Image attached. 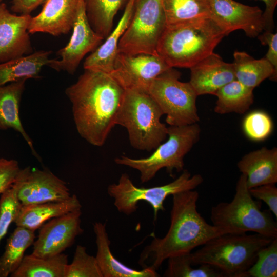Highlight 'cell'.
Returning <instances> with one entry per match:
<instances>
[{
	"label": "cell",
	"mask_w": 277,
	"mask_h": 277,
	"mask_svg": "<svg viewBox=\"0 0 277 277\" xmlns=\"http://www.w3.org/2000/svg\"><path fill=\"white\" fill-rule=\"evenodd\" d=\"M233 58L235 79L245 86L254 89L266 78L276 81L277 73L265 57L255 59L244 51H236Z\"/></svg>",
	"instance_id": "25"
},
{
	"label": "cell",
	"mask_w": 277,
	"mask_h": 277,
	"mask_svg": "<svg viewBox=\"0 0 277 277\" xmlns=\"http://www.w3.org/2000/svg\"><path fill=\"white\" fill-rule=\"evenodd\" d=\"M81 210L69 212L51 219L39 228L34 242L31 254L41 258L54 256L63 253L83 232L81 227Z\"/></svg>",
	"instance_id": "14"
},
{
	"label": "cell",
	"mask_w": 277,
	"mask_h": 277,
	"mask_svg": "<svg viewBox=\"0 0 277 277\" xmlns=\"http://www.w3.org/2000/svg\"><path fill=\"white\" fill-rule=\"evenodd\" d=\"M97 252L95 256L103 277H157L156 271L149 268L137 270L124 265L116 259L110 249V241L106 225L101 222L93 224Z\"/></svg>",
	"instance_id": "21"
},
{
	"label": "cell",
	"mask_w": 277,
	"mask_h": 277,
	"mask_svg": "<svg viewBox=\"0 0 277 277\" xmlns=\"http://www.w3.org/2000/svg\"><path fill=\"white\" fill-rule=\"evenodd\" d=\"M237 167L246 177L249 189L277 182V148L265 147L244 155Z\"/></svg>",
	"instance_id": "19"
},
{
	"label": "cell",
	"mask_w": 277,
	"mask_h": 277,
	"mask_svg": "<svg viewBox=\"0 0 277 277\" xmlns=\"http://www.w3.org/2000/svg\"><path fill=\"white\" fill-rule=\"evenodd\" d=\"M35 231L17 226L7 240L5 251L0 257V277L11 275L20 265L25 251L33 245Z\"/></svg>",
	"instance_id": "27"
},
{
	"label": "cell",
	"mask_w": 277,
	"mask_h": 277,
	"mask_svg": "<svg viewBox=\"0 0 277 277\" xmlns=\"http://www.w3.org/2000/svg\"><path fill=\"white\" fill-rule=\"evenodd\" d=\"M194 268L191 252L182 253L168 259V265L164 276L166 277H223V272L209 264H201Z\"/></svg>",
	"instance_id": "31"
},
{
	"label": "cell",
	"mask_w": 277,
	"mask_h": 277,
	"mask_svg": "<svg viewBox=\"0 0 277 277\" xmlns=\"http://www.w3.org/2000/svg\"><path fill=\"white\" fill-rule=\"evenodd\" d=\"M68 255L64 253L47 258L29 254L25 255L11 277H64L68 264Z\"/></svg>",
	"instance_id": "28"
},
{
	"label": "cell",
	"mask_w": 277,
	"mask_h": 277,
	"mask_svg": "<svg viewBox=\"0 0 277 277\" xmlns=\"http://www.w3.org/2000/svg\"><path fill=\"white\" fill-rule=\"evenodd\" d=\"M189 69V82L197 96L215 95L221 87L235 80L233 63L224 62L214 52Z\"/></svg>",
	"instance_id": "18"
},
{
	"label": "cell",
	"mask_w": 277,
	"mask_h": 277,
	"mask_svg": "<svg viewBox=\"0 0 277 277\" xmlns=\"http://www.w3.org/2000/svg\"><path fill=\"white\" fill-rule=\"evenodd\" d=\"M13 185L22 206L61 201L71 196L66 183L47 169H21Z\"/></svg>",
	"instance_id": "12"
},
{
	"label": "cell",
	"mask_w": 277,
	"mask_h": 277,
	"mask_svg": "<svg viewBox=\"0 0 277 277\" xmlns=\"http://www.w3.org/2000/svg\"><path fill=\"white\" fill-rule=\"evenodd\" d=\"M253 91L236 79L228 83L215 94L217 100L214 112L220 114L245 113L254 102Z\"/></svg>",
	"instance_id": "26"
},
{
	"label": "cell",
	"mask_w": 277,
	"mask_h": 277,
	"mask_svg": "<svg viewBox=\"0 0 277 277\" xmlns=\"http://www.w3.org/2000/svg\"><path fill=\"white\" fill-rule=\"evenodd\" d=\"M210 17L225 36L237 30L254 38L264 31L263 11L258 6L246 5L234 0H209Z\"/></svg>",
	"instance_id": "13"
},
{
	"label": "cell",
	"mask_w": 277,
	"mask_h": 277,
	"mask_svg": "<svg viewBox=\"0 0 277 277\" xmlns=\"http://www.w3.org/2000/svg\"><path fill=\"white\" fill-rule=\"evenodd\" d=\"M136 0H128L122 16L117 25L95 50L88 56L83 64L84 69L100 71L110 74L117 53L119 41L132 18Z\"/></svg>",
	"instance_id": "20"
},
{
	"label": "cell",
	"mask_w": 277,
	"mask_h": 277,
	"mask_svg": "<svg viewBox=\"0 0 277 277\" xmlns=\"http://www.w3.org/2000/svg\"><path fill=\"white\" fill-rule=\"evenodd\" d=\"M46 0H12L11 10L20 15H29Z\"/></svg>",
	"instance_id": "39"
},
{
	"label": "cell",
	"mask_w": 277,
	"mask_h": 277,
	"mask_svg": "<svg viewBox=\"0 0 277 277\" xmlns=\"http://www.w3.org/2000/svg\"><path fill=\"white\" fill-rule=\"evenodd\" d=\"M83 0H46L41 11L32 17L29 34L45 33L58 36L73 28Z\"/></svg>",
	"instance_id": "17"
},
{
	"label": "cell",
	"mask_w": 277,
	"mask_h": 277,
	"mask_svg": "<svg viewBox=\"0 0 277 277\" xmlns=\"http://www.w3.org/2000/svg\"><path fill=\"white\" fill-rule=\"evenodd\" d=\"M162 0H136L130 24L120 39L117 52L156 54L165 28Z\"/></svg>",
	"instance_id": "10"
},
{
	"label": "cell",
	"mask_w": 277,
	"mask_h": 277,
	"mask_svg": "<svg viewBox=\"0 0 277 277\" xmlns=\"http://www.w3.org/2000/svg\"><path fill=\"white\" fill-rule=\"evenodd\" d=\"M23 80L0 86V130L12 129L23 136L33 155L41 161L33 142L23 127L19 116V107L25 82Z\"/></svg>",
	"instance_id": "22"
},
{
	"label": "cell",
	"mask_w": 277,
	"mask_h": 277,
	"mask_svg": "<svg viewBox=\"0 0 277 277\" xmlns=\"http://www.w3.org/2000/svg\"><path fill=\"white\" fill-rule=\"evenodd\" d=\"M203 182L199 174L191 175L186 169L173 181L160 186L140 188L134 185L127 173L122 174L117 183L109 185L108 194L114 199V205L117 210L130 215L137 210L140 201L148 203L152 207L154 220H156L160 211H164V202L170 195L178 192L195 189Z\"/></svg>",
	"instance_id": "8"
},
{
	"label": "cell",
	"mask_w": 277,
	"mask_h": 277,
	"mask_svg": "<svg viewBox=\"0 0 277 277\" xmlns=\"http://www.w3.org/2000/svg\"><path fill=\"white\" fill-rule=\"evenodd\" d=\"M124 92L110 74L91 69H84L66 89L76 130L88 143L97 147L105 144L116 125Z\"/></svg>",
	"instance_id": "1"
},
{
	"label": "cell",
	"mask_w": 277,
	"mask_h": 277,
	"mask_svg": "<svg viewBox=\"0 0 277 277\" xmlns=\"http://www.w3.org/2000/svg\"><path fill=\"white\" fill-rule=\"evenodd\" d=\"M163 112L149 94L126 89L115 124L125 127L131 145L150 152L167 137L168 127L161 121Z\"/></svg>",
	"instance_id": "5"
},
{
	"label": "cell",
	"mask_w": 277,
	"mask_h": 277,
	"mask_svg": "<svg viewBox=\"0 0 277 277\" xmlns=\"http://www.w3.org/2000/svg\"><path fill=\"white\" fill-rule=\"evenodd\" d=\"M128 0H83L86 14L93 30L104 39L112 30L117 12Z\"/></svg>",
	"instance_id": "29"
},
{
	"label": "cell",
	"mask_w": 277,
	"mask_h": 277,
	"mask_svg": "<svg viewBox=\"0 0 277 277\" xmlns=\"http://www.w3.org/2000/svg\"><path fill=\"white\" fill-rule=\"evenodd\" d=\"M265 5V9L263 13L265 23L264 31H273L274 27L273 15L277 5V0H260Z\"/></svg>",
	"instance_id": "40"
},
{
	"label": "cell",
	"mask_w": 277,
	"mask_h": 277,
	"mask_svg": "<svg viewBox=\"0 0 277 277\" xmlns=\"http://www.w3.org/2000/svg\"><path fill=\"white\" fill-rule=\"evenodd\" d=\"M170 68L158 54L117 52L110 74L125 90L148 92L152 81Z\"/></svg>",
	"instance_id": "11"
},
{
	"label": "cell",
	"mask_w": 277,
	"mask_h": 277,
	"mask_svg": "<svg viewBox=\"0 0 277 277\" xmlns=\"http://www.w3.org/2000/svg\"><path fill=\"white\" fill-rule=\"evenodd\" d=\"M243 129L246 136L255 141L267 138L273 129V123L269 115L257 110L249 113L244 119Z\"/></svg>",
	"instance_id": "34"
},
{
	"label": "cell",
	"mask_w": 277,
	"mask_h": 277,
	"mask_svg": "<svg viewBox=\"0 0 277 277\" xmlns=\"http://www.w3.org/2000/svg\"><path fill=\"white\" fill-rule=\"evenodd\" d=\"M32 17L12 13L0 3V63L33 52L28 31Z\"/></svg>",
	"instance_id": "16"
},
{
	"label": "cell",
	"mask_w": 277,
	"mask_h": 277,
	"mask_svg": "<svg viewBox=\"0 0 277 277\" xmlns=\"http://www.w3.org/2000/svg\"><path fill=\"white\" fill-rule=\"evenodd\" d=\"M249 189L252 196L264 202L269 210L277 217V188L275 184H269L255 187Z\"/></svg>",
	"instance_id": "37"
},
{
	"label": "cell",
	"mask_w": 277,
	"mask_h": 277,
	"mask_svg": "<svg viewBox=\"0 0 277 277\" xmlns=\"http://www.w3.org/2000/svg\"><path fill=\"white\" fill-rule=\"evenodd\" d=\"M2 1V0H0V3H1Z\"/></svg>",
	"instance_id": "41"
},
{
	"label": "cell",
	"mask_w": 277,
	"mask_h": 277,
	"mask_svg": "<svg viewBox=\"0 0 277 277\" xmlns=\"http://www.w3.org/2000/svg\"><path fill=\"white\" fill-rule=\"evenodd\" d=\"M181 73L170 68L150 84L148 93L166 115V122L172 126H181L200 121L196 104L197 97L189 82L179 80Z\"/></svg>",
	"instance_id": "9"
},
{
	"label": "cell",
	"mask_w": 277,
	"mask_h": 277,
	"mask_svg": "<svg viewBox=\"0 0 277 277\" xmlns=\"http://www.w3.org/2000/svg\"><path fill=\"white\" fill-rule=\"evenodd\" d=\"M50 50H39L32 53L0 63V86L40 77L42 68L47 66Z\"/></svg>",
	"instance_id": "24"
},
{
	"label": "cell",
	"mask_w": 277,
	"mask_h": 277,
	"mask_svg": "<svg viewBox=\"0 0 277 277\" xmlns=\"http://www.w3.org/2000/svg\"><path fill=\"white\" fill-rule=\"evenodd\" d=\"M273 239L258 233H228L216 236L191 252L193 265L209 264L226 277H240L255 262L259 251Z\"/></svg>",
	"instance_id": "4"
},
{
	"label": "cell",
	"mask_w": 277,
	"mask_h": 277,
	"mask_svg": "<svg viewBox=\"0 0 277 277\" xmlns=\"http://www.w3.org/2000/svg\"><path fill=\"white\" fill-rule=\"evenodd\" d=\"M277 238L262 248L253 264L240 277H276Z\"/></svg>",
	"instance_id": "32"
},
{
	"label": "cell",
	"mask_w": 277,
	"mask_h": 277,
	"mask_svg": "<svg viewBox=\"0 0 277 277\" xmlns=\"http://www.w3.org/2000/svg\"><path fill=\"white\" fill-rule=\"evenodd\" d=\"M263 45L268 46L265 58L271 64L277 73V34L272 31H264L257 36Z\"/></svg>",
	"instance_id": "38"
},
{
	"label": "cell",
	"mask_w": 277,
	"mask_h": 277,
	"mask_svg": "<svg viewBox=\"0 0 277 277\" xmlns=\"http://www.w3.org/2000/svg\"><path fill=\"white\" fill-rule=\"evenodd\" d=\"M166 25L210 17L209 0H162Z\"/></svg>",
	"instance_id": "30"
},
{
	"label": "cell",
	"mask_w": 277,
	"mask_h": 277,
	"mask_svg": "<svg viewBox=\"0 0 277 277\" xmlns=\"http://www.w3.org/2000/svg\"><path fill=\"white\" fill-rule=\"evenodd\" d=\"M172 197L169 228L163 238L153 236L150 244L144 248L138 263L143 268L156 271L170 256L191 252L196 247L220 235L239 233L206 222L197 210V191H182Z\"/></svg>",
	"instance_id": "2"
},
{
	"label": "cell",
	"mask_w": 277,
	"mask_h": 277,
	"mask_svg": "<svg viewBox=\"0 0 277 277\" xmlns=\"http://www.w3.org/2000/svg\"><path fill=\"white\" fill-rule=\"evenodd\" d=\"M0 198V243L8 228L16 220L22 206L14 185L1 194Z\"/></svg>",
	"instance_id": "35"
},
{
	"label": "cell",
	"mask_w": 277,
	"mask_h": 277,
	"mask_svg": "<svg viewBox=\"0 0 277 277\" xmlns=\"http://www.w3.org/2000/svg\"><path fill=\"white\" fill-rule=\"evenodd\" d=\"M260 202L249 192L246 177L241 174L235 192L230 202H221L212 207V225L232 229L238 233L253 232L272 239L277 238V223L269 210H262Z\"/></svg>",
	"instance_id": "6"
},
{
	"label": "cell",
	"mask_w": 277,
	"mask_h": 277,
	"mask_svg": "<svg viewBox=\"0 0 277 277\" xmlns=\"http://www.w3.org/2000/svg\"><path fill=\"white\" fill-rule=\"evenodd\" d=\"M224 36L210 17L167 25L156 52L171 68H190L213 52Z\"/></svg>",
	"instance_id": "3"
},
{
	"label": "cell",
	"mask_w": 277,
	"mask_h": 277,
	"mask_svg": "<svg viewBox=\"0 0 277 277\" xmlns=\"http://www.w3.org/2000/svg\"><path fill=\"white\" fill-rule=\"evenodd\" d=\"M73 29L72 34L68 44L57 51L60 60L50 59L47 65L57 71H65L71 75L75 72L84 56L95 50L104 39L90 25L83 0Z\"/></svg>",
	"instance_id": "15"
},
{
	"label": "cell",
	"mask_w": 277,
	"mask_h": 277,
	"mask_svg": "<svg viewBox=\"0 0 277 277\" xmlns=\"http://www.w3.org/2000/svg\"><path fill=\"white\" fill-rule=\"evenodd\" d=\"M64 277H103L95 256L88 254L85 246L77 245L73 260L66 266Z\"/></svg>",
	"instance_id": "33"
},
{
	"label": "cell",
	"mask_w": 277,
	"mask_h": 277,
	"mask_svg": "<svg viewBox=\"0 0 277 277\" xmlns=\"http://www.w3.org/2000/svg\"><path fill=\"white\" fill-rule=\"evenodd\" d=\"M201 128L197 123L168 127V140L161 143L149 156L132 159L121 156L115 159L116 164L138 170L142 183L152 179L163 168L173 176L174 170L179 172L184 169V159L199 141Z\"/></svg>",
	"instance_id": "7"
},
{
	"label": "cell",
	"mask_w": 277,
	"mask_h": 277,
	"mask_svg": "<svg viewBox=\"0 0 277 277\" xmlns=\"http://www.w3.org/2000/svg\"><path fill=\"white\" fill-rule=\"evenodd\" d=\"M21 169L17 161L0 158V194L12 186Z\"/></svg>",
	"instance_id": "36"
},
{
	"label": "cell",
	"mask_w": 277,
	"mask_h": 277,
	"mask_svg": "<svg viewBox=\"0 0 277 277\" xmlns=\"http://www.w3.org/2000/svg\"><path fill=\"white\" fill-rule=\"evenodd\" d=\"M81 203L75 194L64 201L22 206L14 223L17 226L35 231L47 221L81 210Z\"/></svg>",
	"instance_id": "23"
}]
</instances>
